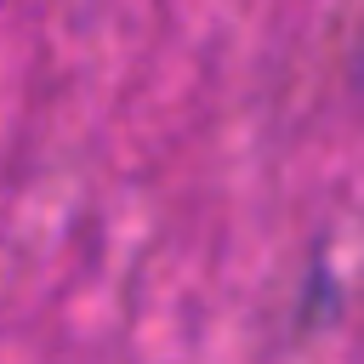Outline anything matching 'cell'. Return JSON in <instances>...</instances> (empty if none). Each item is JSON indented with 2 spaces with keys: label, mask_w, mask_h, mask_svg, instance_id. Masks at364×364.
Here are the masks:
<instances>
[{
  "label": "cell",
  "mask_w": 364,
  "mask_h": 364,
  "mask_svg": "<svg viewBox=\"0 0 364 364\" xmlns=\"http://www.w3.org/2000/svg\"><path fill=\"white\" fill-rule=\"evenodd\" d=\"M358 91H364V51H358Z\"/></svg>",
  "instance_id": "6da1fadb"
}]
</instances>
